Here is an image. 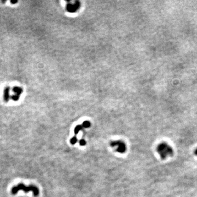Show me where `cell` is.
<instances>
[{
    "mask_svg": "<svg viewBox=\"0 0 197 197\" xmlns=\"http://www.w3.org/2000/svg\"><path fill=\"white\" fill-rule=\"evenodd\" d=\"M82 127H83L84 128H89L90 127V122L88 121H84L83 124H82Z\"/></svg>",
    "mask_w": 197,
    "mask_h": 197,
    "instance_id": "obj_5",
    "label": "cell"
},
{
    "mask_svg": "<svg viewBox=\"0 0 197 197\" xmlns=\"http://www.w3.org/2000/svg\"><path fill=\"white\" fill-rule=\"evenodd\" d=\"M110 146L111 147H117L116 151L120 153H124L127 150V147L125 144L122 141H111L110 143Z\"/></svg>",
    "mask_w": 197,
    "mask_h": 197,
    "instance_id": "obj_3",
    "label": "cell"
},
{
    "mask_svg": "<svg viewBox=\"0 0 197 197\" xmlns=\"http://www.w3.org/2000/svg\"><path fill=\"white\" fill-rule=\"evenodd\" d=\"M20 190H23L25 193L32 191L35 196H38L39 194V189L36 186L34 185L26 186L23 183H19L17 186H14L11 189V193L12 194L15 195Z\"/></svg>",
    "mask_w": 197,
    "mask_h": 197,
    "instance_id": "obj_2",
    "label": "cell"
},
{
    "mask_svg": "<svg viewBox=\"0 0 197 197\" xmlns=\"http://www.w3.org/2000/svg\"><path fill=\"white\" fill-rule=\"evenodd\" d=\"M82 128H83L82 125H77L76 127L75 128V130H74V132H75V134L76 135H77L80 130H82Z\"/></svg>",
    "mask_w": 197,
    "mask_h": 197,
    "instance_id": "obj_4",
    "label": "cell"
},
{
    "mask_svg": "<svg viewBox=\"0 0 197 197\" xmlns=\"http://www.w3.org/2000/svg\"><path fill=\"white\" fill-rule=\"evenodd\" d=\"M194 154H195V155H196V156H197V149L195 150V151H194Z\"/></svg>",
    "mask_w": 197,
    "mask_h": 197,
    "instance_id": "obj_8",
    "label": "cell"
},
{
    "mask_svg": "<svg viewBox=\"0 0 197 197\" xmlns=\"http://www.w3.org/2000/svg\"><path fill=\"white\" fill-rule=\"evenodd\" d=\"M157 151L162 159H165L172 156L174 153L172 147L166 143L159 144L157 147Z\"/></svg>",
    "mask_w": 197,
    "mask_h": 197,
    "instance_id": "obj_1",
    "label": "cell"
},
{
    "mask_svg": "<svg viewBox=\"0 0 197 197\" xmlns=\"http://www.w3.org/2000/svg\"><path fill=\"white\" fill-rule=\"evenodd\" d=\"M79 144H80V145H81V146H85V144H86L85 141L84 139H81V140L79 141Z\"/></svg>",
    "mask_w": 197,
    "mask_h": 197,
    "instance_id": "obj_7",
    "label": "cell"
},
{
    "mask_svg": "<svg viewBox=\"0 0 197 197\" xmlns=\"http://www.w3.org/2000/svg\"><path fill=\"white\" fill-rule=\"evenodd\" d=\"M77 142V138L75 136V137H73L71 140H70V143L72 145H75V144H76Z\"/></svg>",
    "mask_w": 197,
    "mask_h": 197,
    "instance_id": "obj_6",
    "label": "cell"
}]
</instances>
